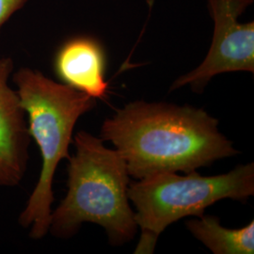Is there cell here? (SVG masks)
Masks as SVG:
<instances>
[{"instance_id": "cell-1", "label": "cell", "mask_w": 254, "mask_h": 254, "mask_svg": "<svg viewBox=\"0 0 254 254\" xmlns=\"http://www.w3.org/2000/svg\"><path fill=\"white\" fill-rule=\"evenodd\" d=\"M101 138L116 147L129 175L138 180L196 172L239 153L204 109L167 103H129L105 120Z\"/></svg>"}, {"instance_id": "cell-2", "label": "cell", "mask_w": 254, "mask_h": 254, "mask_svg": "<svg viewBox=\"0 0 254 254\" xmlns=\"http://www.w3.org/2000/svg\"><path fill=\"white\" fill-rule=\"evenodd\" d=\"M75 153L68 165L67 194L52 211L49 232L60 238L74 236L84 222L98 224L109 243L122 245L136 236L135 212L128 199L129 173L117 150L86 131L73 140Z\"/></svg>"}, {"instance_id": "cell-3", "label": "cell", "mask_w": 254, "mask_h": 254, "mask_svg": "<svg viewBox=\"0 0 254 254\" xmlns=\"http://www.w3.org/2000/svg\"><path fill=\"white\" fill-rule=\"evenodd\" d=\"M12 80L27 116V128L42 155V171L36 186L19 216V224L30 228L29 236L41 239L49 232L53 182L63 159H69L74 127L82 115L96 106V99L30 68H20Z\"/></svg>"}, {"instance_id": "cell-4", "label": "cell", "mask_w": 254, "mask_h": 254, "mask_svg": "<svg viewBox=\"0 0 254 254\" xmlns=\"http://www.w3.org/2000/svg\"><path fill=\"white\" fill-rule=\"evenodd\" d=\"M127 193L136 208V225L141 230L135 254H153L158 237L173 222L190 216L200 218L218 200L245 201L254 196V164L205 177L196 172L183 176L158 173L129 184Z\"/></svg>"}, {"instance_id": "cell-5", "label": "cell", "mask_w": 254, "mask_h": 254, "mask_svg": "<svg viewBox=\"0 0 254 254\" xmlns=\"http://www.w3.org/2000/svg\"><path fill=\"white\" fill-rule=\"evenodd\" d=\"M214 21L212 44L203 62L193 71L178 77L170 91L190 86L200 93L219 73H254V23L242 24L240 15L254 0H207Z\"/></svg>"}, {"instance_id": "cell-6", "label": "cell", "mask_w": 254, "mask_h": 254, "mask_svg": "<svg viewBox=\"0 0 254 254\" xmlns=\"http://www.w3.org/2000/svg\"><path fill=\"white\" fill-rule=\"evenodd\" d=\"M14 64L0 59V186L14 188L27 172L31 137L18 92L9 84Z\"/></svg>"}, {"instance_id": "cell-7", "label": "cell", "mask_w": 254, "mask_h": 254, "mask_svg": "<svg viewBox=\"0 0 254 254\" xmlns=\"http://www.w3.org/2000/svg\"><path fill=\"white\" fill-rule=\"evenodd\" d=\"M106 63L105 50L96 39L76 36L67 40L57 51L54 71L65 85L103 100L109 91Z\"/></svg>"}, {"instance_id": "cell-8", "label": "cell", "mask_w": 254, "mask_h": 254, "mask_svg": "<svg viewBox=\"0 0 254 254\" xmlns=\"http://www.w3.org/2000/svg\"><path fill=\"white\" fill-rule=\"evenodd\" d=\"M187 228L213 254H254V221L240 229H228L218 218L203 215L189 220Z\"/></svg>"}, {"instance_id": "cell-9", "label": "cell", "mask_w": 254, "mask_h": 254, "mask_svg": "<svg viewBox=\"0 0 254 254\" xmlns=\"http://www.w3.org/2000/svg\"><path fill=\"white\" fill-rule=\"evenodd\" d=\"M28 0H0V32L7 22L23 9Z\"/></svg>"}]
</instances>
